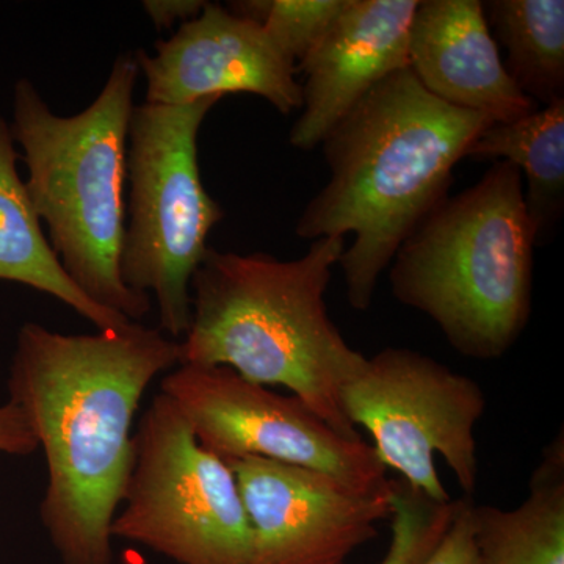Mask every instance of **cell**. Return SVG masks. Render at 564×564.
<instances>
[{
    "instance_id": "1",
    "label": "cell",
    "mask_w": 564,
    "mask_h": 564,
    "mask_svg": "<svg viewBox=\"0 0 564 564\" xmlns=\"http://www.w3.org/2000/svg\"><path fill=\"white\" fill-rule=\"evenodd\" d=\"M180 343L140 322L62 334L29 322L11 359L9 402L28 419L47 464L41 524L62 564H111V524L133 464L132 425Z\"/></svg>"
},
{
    "instance_id": "2",
    "label": "cell",
    "mask_w": 564,
    "mask_h": 564,
    "mask_svg": "<svg viewBox=\"0 0 564 564\" xmlns=\"http://www.w3.org/2000/svg\"><path fill=\"white\" fill-rule=\"evenodd\" d=\"M492 121L441 101L403 68L381 80L322 141L329 180L296 223L302 239L352 234L343 269L352 310L372 306L381 273L448 196L456 163Z\"/></svg>"
},
{
    "instance_id": "3",
    "label": "cell",
    "mask_w": 564,
    "mask_h": 564,
    "mask_svg": "<svg viewBox=\"0 0 564 564\" xmlns=\"http://www.w3.org/2000/svg\"><path fill=\"white\" fill-rule=\"evenodd\" d=\"M344 251V237L317 239L292 261L209 247L193 273L180 366L229 367L251 383L284 386L337 433L361 440L340 392L366 356L347 344L325 302Z\"/></svg>"
},
{
    "instance_id": "4",
    "label": "cell",
    "mask_w": 564,
    "mask_h": 564,
    "mask_svg": "<svg viewBox=\"0 0 564 564\" xmlns=\"http://www.w3.org/2000/svg\"><path fill=\"white\" fill-rule=\"evenodd\" d=\"M135 55H120L98 98L80 113H54L31 80L14 85V143L28 166L29 196L63 269L85 295L107 310L140 322L150 296L121 278L124 239L126 150Z\"/></svg>"
},
{
    "instance_id": "5",
    "label": "cell",
    "mask_w": 564,
    "mask_h": 564,
    "mask_svg": "<svg viewBox=\"0 0 564 564\" xmlns=\"http://www.w3.org/2000/svg\"><path fill=\"white\" fill-rule=\"evenodd\" d=\"M534 247L522 174L497 161L404 240L389 273L393 299L432 318L459 355L500 359L532 314Z\"/></svg>"
},
{
    "instance_id": "6",
    "label": "cell",
    "mask_w": 564,
    "mask_h": 564,
    "mask_svg": "<svg viewBox=\"0 0 564 564\" xmlns=\"http://www.w3.org/2000/svg\"><path fill=\"white\" fill-rule=\"evenodd\" d=\"M221 98L182 106H133L126 150L121 278L154 296L161 332L184 337L192 322L191 282L207 237L225 217L204 187L198 135Z\"/></svg>"
},
{
    "instance_id": "7",
    "label": "cell",
    "mask_w": 564,
    "mask_h": 564,
    "mask_svg": "<svg viewBox=\"0 0 564 564\" xmlns=\"http://www.w3.org/2000/svg\"><path fill=\"white\" fill-rule=\"evenodd\" d=\"M111 538L177 564H252L250 519L229 464L206 451L158 393L133 433V464Z\"/></svg>"
},
{
    "instance_id": "8",
    "label": "cell",
    "mask_w": 564,
    "mask_h": 564,
    "mask_svg": "<svg viewBox=\"0 0 564 564\" xmlns=\"http://www.w3.org/2000/svg\"><path fill=\"white\" fill-rule=\"evenodd\" d=\"M352 426L372 434L373 448L386 469L425 494L433 502H451L434 456L441 455L464 496L477 489L475 426L484 417L486 397L473 378L432 356L384 348L366 358L340 392Z\"/></svg>"
},
{
    "instance_id": "9",
    "label": "cell",
    "mask_w": 564,
    "mask_h": 564,
    "mask_svg": "<svg viewBox=\"0 0 564 564\" xmlns=\"http://www.w3.org/2000/svg\"><path fill=\"white\" fill-rule=\"evenodd\" d=\"M161 392L223 462L261 456L329 475L351 491L391 489L372 445L337 433L299 397L269 391L229 367L180 366L162 378Z\"/></svg>"
},
{
    "instance_id": "10",
    "label": "cell",
    "mask_w": 564,
    "mask_h": 564,
    "mask_svg": "<svg viewBox=\"0 0 564 564\" xmlns=\"http://www.w3.org/2000/svg\"><path fill=\"white\" fill-rule=\"evenodd\" d=\"M226 463L250 519L252 564H347L391 518V489L351 491L329 475L261 456Z\"/></svg>"
},
{
    "instance_id": "11",
    "label": "cell",
    "mask_w": 564,
    "mask_h": 564,
    "mask_svg": "<svg viewBox=\"0 0 564 564\" xmlns=\"http://www.w3.org/2000/svg\"><path fill=\"white\" fill-rule=\"evenodd\" d=\"M147 79V102L182 106L234 93L261 96L282 115L302 109L296 66L261 24L207 2L198 18L172 39L155 43L154 54L135 55Z\"/></svg>"
},
{
    "instance_id": "12",
    "label": "cell",
    "mask_w": 564,
    "mask_h": 564,
    "mask_svg": "<svg viewBox=\"0 0 564 564\" xmlns=\"http://www.w3.org/2000/svg\"><path fill=\"white\" fill-rule=\"evenodd\" d=\"M419 0H347L315 50L300 63L302 115L291 144L314 150L364 96L410 68L408 41Z\"/></svg>"
},
{
    "instance_id": "13",
    "label": "cell",
    "mask_w": 564,
    "mask_h": 564,
    "mask_svg": "<svg viewBox=\"0 0 564 564\" xmlns=\"http://www.w3.org/2000/svg\"><path fill=\"white\" fill-rule=\"evenodd\" d=\"M410 69L426 91L492 122L536 110L505 68L478 0H421L408 41Z\"/></svg>"
},
{
    "instance_id": "14",
    "label": "cell",
    "mask_w": 564,
    "mask_h": 564,
    "mask_svg": "<svg viewBox=\"0 0 564 564\" xmlns=\"http://www.w3.org/2000/svg\"><path fill=\"white\" fill-rule=\"evenodd\" d=\"M14 144L9 122L0 117V280L61 300L98 332L129 325L131 318L93 302L63 269L18 172L21 155Z\"/></svg>"
},
{
    "instance_id": "15",
    "label": "cell",
    "mask_w": 564,
    "mask_h": 564,
    "mask_svg": "<svg viewBox=\"0 0 564 564\" xmlns=\"http://www.w3.org/2000/svg\"><path fill=\"white\" fill-rule=\"evenodd\" d=\"M475 564H564V440L556 436L513 510L475 505Z\"/></svg>"
},
{
    "instance_id": "16",
    "label": "cell",
    "mask_w": 564,
    "mask_h": 564,
    "mask_svg": "<svg viewBox=\"0 0 564 564\" xmlns=\"http://www.w3.org/2000/svg\"><path fill=\"white\" fill-rule=\"evenodd\" d=\"M466 158L507 161L524 172L534 242H547L564 210V99L518 120L492 122L469 144Z\"/></svg>"
},
{
    "instance_id": "17",
    "label": "cell",
    "mask_w": 564,
    "mask_h": 564,
    "mask_svg": "<svg viewBox=\"0 0 564 564\" xmlns=\"http://www.w3.org/2000/svg\"><path fill=\"white\" fill-rule=\"evenodd\" d=\"M484 10L519 90L543 107L564 99L563 0H491Z\"/></svg>"
},
{
    "instance_id": "18",
    "label": "cell",
    "mask_w": 564,
    "mask_h": 564,
    "mask_svg": "<svg viewBox=\"0 0 564 564\" xmlns=\"http://www.w3.org/2000/svg\"><path fill=\"white\" fill-rule=\"evenodd\" d=\"M347 0H247L229 3L234 14L258 22L274 46L299 68L321 43Z\"/></svg>"
},
{
    "instance_id": "19",
    "label": "cell",
    "mask_w": 564,
    "mask_h": 564,
    "mask_svg": "<svg viewBox=\"0 0 564 564\" xmlns=\"http://www.w3.org/2000/svg\"><path fill=\"white\" fill-rule=\"evenodd\" d=\"M458 499L437 503L403 480L391 485V543L378 564H422L452 524Z\"/></svg>"
},
{
    "instance_id": "20",
    "label": "cell",
    "mask_w": 564,
    "mask_h": 564,
    "mask_svg": "<svg viewBox=\"0 0 564 564\" xmlns=\"http://www.w3.org/2000/svg\"><path fill=\"white\" fill-rule=\"evenodd\" d=\"M473 508V497L458 499L452 524L422 564H475Z\"/></svg>"
},
{
    "instance_id": "21",
    "label": "cell",
    "mask_w": 564,
    "mask_h": 564,
    "mask_svg": "<svg viewBox=\"0 0 564 564\" xmlns=\"http://www.w3.org/2000/svg\"><path fill=\"white\" fill-rule=\"evenodd\" d=\"M39 451L35 434L17 404H0V454L28 456Z\"/></svg>"
},
{
    "instance_id": "22",
    "label": "cell",
    "mask_w": 564,
    "mask_h": 564,
    "mask_svg": "<svg viewBox=\"0 0 564 564\" xmlns=\"http://www.w3.org/2000/svg\"><path fill=\"white\" fill-rule=\"evenodd\" d=\"M207 2L204 0H144L141 3L152 24L163 31L174 24H185L202 14Z\"/></svg>"
}]
</instances>
